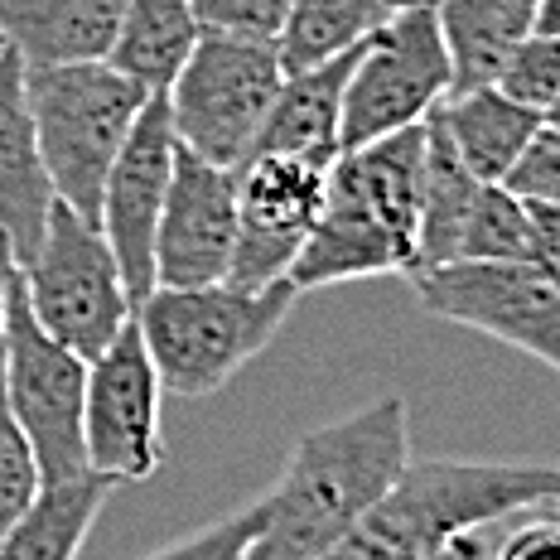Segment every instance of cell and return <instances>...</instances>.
<instances>
[{
    "mask_svg": "<svg viewBox=\"0 0 560 560\" xmlns=\"http://www.w3.org/2000/svg\"><path fill=\"white\" fill-rule=\"evenodd\" d=\"M0 377H5L10 411L25 425L34 459L44 478L88 469L83 445V396H88V358L34 319L20 276L10 280L5 338H0Z\"/></svg>",
    "mask_w": 560,
    "mask_h": 560,
    "instance_id": "ba28073f",
    "label": "cell"
},
{
    "mask_svg": "<svg viewBox=\"0 0 560 560\" xmlns=\"http://www.w3.org/2000/svg\"><path fill=\"white\" fill-rule=\"evenodd\" d=\"M15 276L34 319L83 358L102 353L136 314L107 232L97 218L68 208L63 198H54L39 247L15 266Z\"/></svg>",
    "mask_w": 560,
    "mask_h": 560,
    "instance_id": "5b68a950",
    "label": "cell"
},
{
    "mask_svg": "<svg viewBox=\"0 0 560 560\" xmlns=\"http://www.w3.org/2000/svg\"><path fill=\"white\" fill-rule=\"evenodd\" d=\"M295 0H194V15L213 34H242V39L276 44Z\"/></svg>",
    "mask_w": 560,
    "mask_h": 560,
    "instance_id": "f1b7e54d",
    "label": "cell"
},
{
    "mask_svg": "<svg viewBox=\"0 0 560 560\" xmlns=\"http://www.w3.org/2000/svg\"><path fill=\"white\" fill-rule=\"evenodd\" d=\"M454 88V68L445 34H440L435 5H401L368 34L363 54L353 63L343 92V126L338 140L343 150L368 145V140L420 126Z\"/></svg>",
    "mask_w": 560,
    "mask_h": 560,
    "instance_id": "52a82bcc",
    "label": "cell"
},
{
    "mask_svg": "<svg viewBox=\"0 0 560 560\" xmlns=\"http://www.w3.org/2000/svg\"><path fill=\"white\" fill-rule=\"evenodd\" d=\"M560 493L551 464L406 459L377 508L338 541V560H435L474 522L508 517Z\"/></svg>",
    "mask_w": 560,
    "mask_h": 560,
    "instance_id": "7a4b0ae2",
    "label": "cell"
},
{
    "mask_svg": "<svg viewBox=\"0 0 560 560\" xmlns=\"http://www.w3.org/2000/svg\"><path fill=\"white\" fill-rule=\"evenodd\" d=\"M527 5H541V0H527Z\"/></svg>",
    "mask_w": 560,
    "mask_h": 560,
    "instance_id": "d590c367",
    "label": "cell"
},
{
    "mask_svg": "<svg viewBox=\"0 0 560 560\" xmlns=\"http://www.w3.org/2000/svg\"><path fill=\"white\" fill-rule=\"evenodd\" d=\"M541 121H551V126H556V131H560V97H556V102H551V107H546V112H541Z\"/></svg>",
    "mask_w": 560,
    "mask_h": 560,
    "instance_id": "d6a6232c",
    "label": "cell"
},
{
    "mask_svg": "<svg viewBox=\"0 0 560 560\" xmlns=\"http://www.w3.org/2000/svg\"><path fill=\"white\" fill-rule=\"evenodd\" d=\"M527 213H532L527 261L560 290V203H527Z\"/></svg>",
    "mask_w": 560,
    "mask_h": 560,
    "instance_id": "f546056e",
    "label": "cell"
},
{
    "mask_svg": "<svg viewBox=\"0 0 560 560\" xmlns=\"http://www.w3.org/2000/svg\"><path fill=\"white\" fill-rule=\"evenodd\" d=\"M0 54H5V34H0Z\"/></svg>",
    "mask_w": 560,
    "mask_h": 560,
    "instance_id": "e575fe53",
    "label": "cell"
},
{
    "mask_svg": "<svg viewBox=\"0 0 560 560\" xmlns=\"http://www.w3.org/2000/svg\"><path fill=\"white\" fill-rule=\"evenodd\" d=\"M324 155H252L237 165V247H232V285H271L290 280L300 247L314 232L329 198Z\"/></svg>",
    "mask_w": 560,
    "mask_h": 560,
    "instance_id": "8fae6325",
    "label": "cell"
},
{
    "mask_svg": "<svg viewBox=\"0 0 560 560\" xmlns=\"http://www.w3.org/2000/svg\"><path fill=\"white\" fill-rule=\"evenodd\" d=\"M416 247L411 237H401L387 218H377L363 203V194L329 170V198L314 232L300 247L295 266H290V285L300 295L310 290H329L343 280H368V276H411Z\"/></svg>",
    "mask_w": 560,
    "mask_h": 560,
    "instance_id": "5bb4252c",
    "label": "cell"
},
{
    "mask_svg": "<svg viewBox=\"0 0 560 560\" xmlns=\"http://www.w3.org/2000/svg\"><path fill=\"white\" fill-rule=\"evenodd\" d=\"M126 0H0V34L30 68L107 58Z\"/></svg>",
    "mask_w": 560,
    "mask_h": 560,
    "instance_id": "e0dca14e",
    "label": "cell"
},
{
    "mask_svg": "<svg viewBox=\"0 0 560 560\" xmlns=\"http://www.w3.org/2000/svg\"><path fill=\"white\" fill-rule=\"evenodd\" d=\"M39 478L44 474H39V459H34V445H30L25 425L15 420V411H10L5 377H0V541L20 522V512L30 508Z\"/></svg>",
    "mask_w": 560,
    "mask_h": 560,
    "instance_id": "484cf974",
    "label": "cell"
},
{
    "mask_svg": "<svg viewBox=\"0 0 560 560\" xmlns=\"http://www.w3.org/2000/svg\"><path fill=\"white\" fill-rule=\"evenodd\" d=\"M237 247V170L179 145L155 228V285L228 280Z\"/></svg>",
    "mask_w": 560,
    "mask_h": 560,
    "instance_id": "4fadbf2b",
    "label": "cell"
},
{
    "mask_svg": "<svg viewBox=\"0 0 560 560\" xmlns=\"http://www.w3.org/2000/svg\"><path fill=\"white\" fill-rule=\"evenodd\" d=\"M532 25L560 34V0H541V5H536V20H532Z\"/></svg>",
    "mask_w": 560,
    "mask_h": 560,
    "instance_id": "1f68e13d",
    "label": "cell"
},
{
    "mask_svg": "<svg viewBox=\"0 0 560 560\" xmlns=\"http://www.w3.org/2000/svg\"><path fill=\"white\" fill-rule=\"evenodd\" d=\"M54 198L58 194L25 97V58L5 44L0 54V237L15 252V266L39 247Z\"/></svg>",
    "mask_w": 560,
    "mask_h": 560,
    "instance_id": "9a60e30c",
    "label": "cell"
},
{
    "mask_svg": "<svg viewBox=\"0 0 560 560\" xmlns=\"http://www.w3.org/2000/svg\"><path fill=\"white\" fill-rule=\"evenodd\" d=\"M280 78L285 68H280L276 44L203 30L165 92L179 145L213 165L237 170L252 155Z\"/></svg>",
    "mask_w": 560,
    "mask_h": 560,
    "instance_id": "8992f818",
    "label": "cell"
},
{
    "mask_svg": "<svg viewBox=\"0 0 560 560\" xmlns=\"http://www.w3.org/2000/svg\"><path fill=\"white\" fill-rule=\"evenodd\" d=\"M266 527V503L256 498L242 512H232V517L213 522L208 532H194V536H179V541H170L160 556H194V560H247L252 556V541L261 536Z\"/></svg>",
    "mask_w": 560,
    "mask_h": 560,
    "instance_id": "4316f807",
    "label": "cell"
},
{
    "mask_svg": "<svg viewBox=\"0 0 560 560\" xmlns=\"http://www.w3.org/2000/svg\"><path fill=\"white\" fill-rule=\"evenodd\" d=\"M478 174L459 160L450 131L440 126V116H425V165H420V213H416V266L454 261L459 256V237H464V218L474 208L478 194Z\"/></svg>",
    "mask_w": 560,
    "mask_h": 560,
    "instance_id": "ffe728a7",
    "label": "cell"
},
{
    "mask_svg": "<svg viewBox=\"0 0 560 560\" xmlns=\"http://www.w3.org/2000/svg\"><path fill=\"white\" fill-rule=\"evenodd\" d=\"M498 184H508L527 203H560V131L551 121L536 126L522 155L512 160V170Z\"/></svg>",
    "mask_w": 560,
    "mask_h": 560,
    "instance_id": "83f0119b",
    "label": "cell"
},
{
    "mask_svg": "<svg viewBox=\"0 0 560 560\" xmlns=\"http://www.w3.org/2000/svg\"><path fill=\"white\" fill-rule=\"evenodd\" d=\"M454 68V88H483L498 78L512 44L532 30L536 5L527 0H430Z\"/></svg>",
    "mask_w": 560,
    "mask_h": 560,
    "instance_id": "44dd1931",
    "label": "cell"
},
{
    "mask_svg": "<svg viewBox=\"0 0 560 560\" xmlns=\"http://www.w3.org/2000/svg\"><path fill=\"white\" fill-rule=\"evenodd\" d=\"M83 445L92 469L116 483H140L165 469V382L136 314L102 353L88 358Z\"/></svg>",
    "mask_w": 560,
    "mask_h": 560,
    "instance_id": "30bf717a",
    "label": "cell"
},
{
    "mask_svg": "<svg viewBox=\"0 0 560 560\" xmlns=\"http://www.w3.org/2000/svg\"><path fill=\"white\" fill-rule=\"evenodd\" d=\"M546 512H551V517L560 522V493H556V498H546Z\"/></svg>",
    "mask_w": 560,
    "mask_h": 560,
    "instance_id": "836d02e7",
    "label": "cell"
},
{
    "mask_svg": "<svg viewBox=\"0 0 560 560\" xmlns=\"http://www.w3.org/2000/svg\"><path fill=\"white\" fill-rule=\"evenodd\" d=\"M411 459V411L382 396L363 411L310 430L261 498L266 527L247 560H324L387 498Z\"/></svg>",
    "mask_w": 560,
    "mask_h": 560,
    "instance_id": "6da1fadb",
    "label": "cell"
},
{
    "mask_svg": "<svg viewBox=\"0 0 560 560\" xmlns=\"http://www.w3.org/2000/svg\"><path fill=\"white\" fill-rule=\"evenodd\" d=\"M387 15H392L387 0H295L285 30L276 39L280 68L295 73V68L324 63V58L343 49H358Z\"/></svg>",
    "mask_w": 560,
    "mask_h": 560,
    "instance_id": "603a6c76",
    "label": "cell"
},
{
    "mask_svg": "<svg viewBox=\"0 0 560 560\" xmlns=\"http://www.w3.org/2000/svg\"><path fill=\"white\" fill-rule=\"evenodd\" d=\"M10 280H15V252L0 237V338H5V305H10Z\"/></svg>",
    "mask_w": 560,
    "mask_h": 560,
    "instance_id": "4dcf8cb0",
    "label": "cell"
},
{
    "mask_svg": "<svg viewBox=\"0 0 560 560\" xmlns=\"http://www.w3.org/2000/svg\"><path fill=\"white\" fill-rule=\"evenodd\" d=\"M198 34H203V25L194 15V0H126L107 63L136 78L145 92H170L174 73L194 54Z\"/></svg>",
    "mask_w": 560,
    "mask_h": 560,
    "instance_id": "7402d4cb",
    "label": "cell"
},
{
    "mask_svg": "<svg viewBox=\"0 0 560 560\" xmlns=\"http://www.w3.org/2000/svg\"><path fill=\"white\" fill-rule=\"evenodd\" d=\"M493 83L503 88L508 97L546 112L560 97V34L532 25L517 44H512V54L503 58V68H498Z\"/></svg>",
    "mask_w": 560,
    "mask_h": 560,
    "instance_id": "d4e9b609",
    "label": "cell"
},
{
    "mask_svg": "<svg viewBox=\"0 0 560 560\" xmlns=\"http://www.w3.org/2000/svg\"><path fill=\"white\" fill-rule=\"evenodd\" d=\"M435 116L450 131L459 160L483 184L503 179L512 170V160L522 155V145L532 140V131L541 126V112L527 107V102H517V97H508L498 83L450 92V97L435 107Z\"/></svg>",
    "mask_w": 560,
    "mask_h": 560,
    "instance_id": "d6986e66",
    "label": "cell"
},
{
    "mask_svg": "<svg viewBox=\"0 0 560 560\" xmlns=\"http://www.w3.org/2000/svg\"><path fill=\"white\" fill-rule=\"evenodd\" d=\"M363 44L280 78L276 102H271V112H266L261 131H256L252 155H276V150L280 155H324V160L343 155V140H338V126H343V92H348V78H353V63H358V54H363Z\"/></svg>",
    "mask_w": 560,
    "mask_h": 560,
    "instance_id": "2e32d148",
    "label": "cell"
},
{
    "mask_svg": "<svg viewBox=\"0 0 560 560\" xmlns=\"http://www.w3.org/2000/svg\"><path fill=\"white\" fill-rule=\"evenodd\" d=\"M420 310L560 372V290L532 261H440L406 276Z\"/></svg>",
    "mask_w": 560,
    "mask_h": 560,
    "instance_id": "9c48e42d",
    "label": "cell"
},
{
    "mask_svg": "<svg viewBox=\"0 0 560 560\" xmlns=\"http://www.w3.org/2000/svg\"><path fill=\"white\" fill-rule=\"evenodd\" d=\"M116 478L102 469H73L58 478H39L30 508L0 541V560H68L88 546L92 522L102 517L107 498L116 493Z\"/></svg>",
    "mask_w": 560,
    "mask_h": 560,
    "instance_id": "ac0fdd59",
    "label": "cell"
},
{
    "mask_svg": "<svg viewBox=\"0 0 560 560\" xmlns=\"http://www.w3.org/2000/svg\"><path fill=\"white\" fill-rule=\"evenodd\" d=\"M174 155H179V136H174L170 121V102L165 92H155V97H145V107H140L121 150H116L97 203V223L107 232L136 305L155 290V228L170 194Z\"/></svg>",
    "mask_w": 560,
    "mask_h": 560,
    "instance_id": "7c38bea8",
    "label": "cell"
},
{
    "mask_svg": "<svg viewBox=\"0 0 560 560\" xmlns=\"http://www.w3.org/2000/svg\"><path fill=\"white\" fill-rule=\"evenodd\" d=\"M527 242H532L527 198H517L508 184H478L474 208L464 218L459 256H474V261H527Z\"/></svg>",
    "mask_w": 560,
    "mask_h": 560,
    "instance_id": "cb8c5ba5",
    "label": "cell"
},
{
    "mask_svg": "<svg viewBox=\"0 0 560 560\" xmlns=\"http://www.w3.org/2000/svg\"><path fill=\"white\" fill-rule=\"evenodd\" d=\"M25 97L54 194L78 213L97 218L102 184H107L116 150L145 107V97H155V92H145L107 58H88V63L44 68L25 63Z\"/></svg>",
    "mask_w": 560,
    "mask_h": 560,
    "instance_id": "277c9868",
    "label": "cell"
},
{
    "mask_svg": "<svg viewBox=\"0 0 560 560\" xmlns=\"http://www.w3.org/2000/svg\"><path fill=\"white\" fill-rule=\"evenodd\" d=\"M300 290L290 280H271L256 290L232 285V280L155 285L136 305V324L165 392L198 401V396L223 392L256 353L271 348Z\"/></svg>",
    "mask_w": 560,
    "mask_h": 560,
    "instance_id": "3957f363",
    "label": "cell"
}]
</instances>
